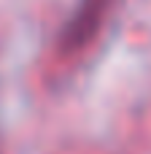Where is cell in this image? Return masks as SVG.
Segmentation results:
<instances>
[{"mask_svg": "<svg viewBox=\"0 0 151 154\" xmlns=\"http://www.w3.org/2000/svg\"><path fill=\"white\" fill-rule=\"evenodd\" d=\"M108 5H111V0H78L76 11L65 22L62 46L65 49H81L84 43H89L95 38V32L100 30Z\"/></svg>", "mask_w": 151, "mask_h": 154, "instance_id": "obj_1", "label": "cell"}]
</instances>
